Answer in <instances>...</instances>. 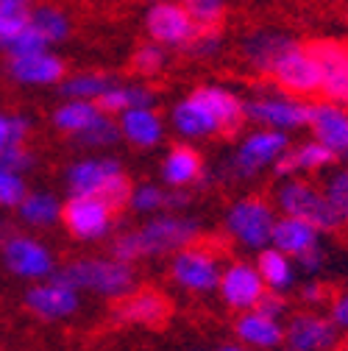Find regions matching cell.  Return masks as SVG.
<instances>
[{
	"mask_svg": "<svg viewBox=\"0 0 348 351\" xmlns=\"http://www.w3.org/2000/svg\"><path fill=\"white\" fill-rule=\"evenodd\" d=\"M25 193H28V184L23 179V173L0 165V209H17Z\"/></svg>",
	"mask_w": 348,
	"mask_h": 351,
	"instance_id": "39",
	"label": "cell"
},
{
	"mask_svg": "<svg viewBox=\"0 0 348 351\" xmlns=\"http://www.w3.org/2000/svg\"><path fill=\"white\" fill-rule=\"evenodd\" d=\"M334 162H340L326 145H321L318 140H307L301 145H290L276 162H273V176L276 179H295L298 173H318L332 167Z\"/></svg>",
	"mask_w": 348,
	"mask_h": 351,
	"instance_id": "23",
	"label": "cell"
},
{
	"mask_svg": "<svg viewBox=\"0 0 348 351\" xmlns=\"http://www.w3.org/2000/svg\"><path fill=\"white\" fill-rule=\"evenodd\" d=\"M28 14H31V9H17V6L0 3V42L17 34L28 23Z\"/></svg>",
	"mask_w": 348,
	"mask_h": 351,
	"instance_id": "44",
	"label": "cell"
},
{
	"mask_svg": "<svg viewBox=\"0 0 348 351\" xmlns=\"http://www.w3.org/2000/svg\"><path fill=\"white\" fill-rule=\"evenodd\" d=\"M223 48V34H221V25H198L195 36L182 48L187 56L192 59H212L217 56Z\"/></svg>",
	"mask_w": 348,
	"mask_h": 351,
	"instance_id": "37",
	"label": "cell"
},
{
	"mask_svg": "<svg viewBox=\"0 0 348 351\" xmlns=\"http://www.w3.org/2000/svg\"><path fill=\"white\" fill-rule=\"evenodd\" d=\"M23 304L34 318L45 321V324H59V321L73 318L81 310V293L53 274L51 279L34 282L25 290Z\"/></svg>",
	"mask_w": 348,
	"mask_h": 351,
	"instance_id": "11",
	"label": "cell"
},
{
	"mask_svg": "<svg viewBox=\"0 0 348 351\" xmlns=\"http://www.w3.org/2000/svg\"><path fill=\"white\" fill-rule=\"evenodd\" d=\"M276 131H298L310 123V101H301L284 93H268L253 101H245V123Z\"/></svg>",
	"mask_w": 348,
	"mask_h": 351,
	"instance_id": "12",
	"label": "cell"
},
{
	"mask_svg": "<svg viewBox=\"0 0 348 351\" xmlns=\"http://www.w3.org/2000/svg\"><path fill=\"white\" fill-rule=\"evenodd\" d=\"M323 265H326V251L321 245H315L310 251H303L301 256H295V268L303 271V274H318V271H323Z\"/></svg>",
	"mask_w": 348,
	"mask_h": 351,
	"instance_id": "48",
	"label": "cell"
},
{
	"mask_svg": "<svg viewBox=\"0 0 348 351\" xmlns=\"http://www.w3.org/2000/svg\"><path fill=\"white\" fill-rule=\"evenodd\" d=\"M0 165H6V167H12V170L25 176L36 165V159L25 145H12V148H6L3 154H0Z\"/></svg>",
	"mask_w": 348,
	"mask_h": 351,
	"instance_id": "45",
	"label": "cell"
},
{
	"mask_svg": "<svg viewBox=\"0 0 348 351\" xmlns=\"http://www.w3.org/2000/svg\"><path fill=\"white\" fill-rule=\"evenodd\" d=\"M137 237H140L145 259L173 256L176 251L201 240V223L195 217H187L179 212H164V215L159 212V215H151L137 229Z\"/></svg>",
	"mask_w": 348,
	"mask_h": 351,
	"instance_id": "5",
	"label": "cell"
},
{
	"mask_svg": "<svg viewBox=\"0 0 348 351\" xmlns=\"http://www.w3.org/2000/svg\"><path fill=\"white\" fill-rule=\"evenodd\" d=\"M0 259H3V268L25 282H42V279H51L59 265H56V256L53 251L23 232H9V234H0Z\"/></svg>",
	"mask_w": 348,
	"mask_h": 351,
	"instance_id": "6",
	"label": "cell"
},
{
	"mask_svg": "<svg viewBox=\"0 0 348 351\" xmlns=\"http://www.w3.org/2000/svg\"><path fill=\"white\" fill-rule=\"evenodd\" d=\"M128 209H134L137 215H159L167 212V187L159 184H137L132 190V198H128Z\"/></svg>",
	"mask_w": 348,
	"mask_h": 351,
	"instance_id": "35",
	"label": "cell"
},
{
	"mask_svg": "<svg viewBox=\"0 0 348 351\" xmlns=\"http://www.w3.org/2000/svg\"><path fill=\"white\" fill-rule=\"evenodd\" d=\"M64 184L70 195L101 198L114 212H123L128 206V198H132L134 190L123 165L112 156H90L73 162L64 173Z\"/></svg>",
	"mask_w": 348,
	"mask_h": 351,
	"instance_id": "1",
	"label": "cell"
},
{
	"mask_svg": "<svg viewBox=\"0 0 348 351\" xmlns=\"http://www.w3.org/2000/svg\"><path fill=\"white\" fill-rule=\"evenodd\" d=\"M170 313H173L170 298L156 287H134L128 295L114 301V310H112L117 324L145 326V329L164 326L170 321Z\"/></svg>",
	"mask_w": 348,
	"mask_h": 351,
	"instance_id": "15",
	"label": "cell"
},
{
	"mask_svg": "<svg viewBox=\"0 0 348 351\" xmlns=\"http://www.w3.org/2000/svg\"><path fill=\"white\" fill-rule=\"evenodd\" d=\"M271 81L279 93L307 101L312 95H321V67L310 51V45H293L273 67Z\"/></svg>",
	"mask_w": 348,
	"mask_h": 351,
	"instance_id": "9",
	"label": "cell"
},
{
	"mask_svg": "<svg viewBox=\"0 0 348 351\" xmlns=\"http://www.w3.org/2000/svg\"><path fill=\"white\" fill-rule=\"evenodd\" d=\"M164 67H167V48L156 45V42H151V39L142 42V45L134 51V56H132V70L137 75H142V78H153Z\"/></svg>",
	"mask_w": 348,
	"mask_h": 351,
	"instance_id": "36",
	"label": "cell"
},
{
	"mask_svg": "<svg viewBox=\"0 0 348 351\" xmlns=\"http://www.w3.org/2000/svg\"><path fill=\"white\" fill-rule=\"evenodd\" d=\"M298 45V39L284 34V31H253L240 42V56L245 62V67L262 78H271L276 62L293 48Z\"/></svg>",
	"mask_w": 348,
	"mask_h": 351,
	"instance_id": "18",
	"label": "cell"
},
{
	"mask_svg": "<svg viewBox=\"0 0 348 351\" xmlns=\"http://www.w3.org/2000/svg\"><path fill=\"white\" fill-rule=\"evenodd\" d=\"M271 245L284 251L287 256H301L303 251H310L315 245H321V232L312 223H303L298 217H287L279 215L273 223V234H271Z\"/></svg>",
	"mask_w": 348,
	"mask_h": 351,
	"instance_id": "27",
	"label": "cell"
},
{
	"mask_svg": "<svg viewBox=\"0 0 348 351\" xmlns=\"http://www.w3.org/2000/svg\"><path fill=\"white\" fill-rule=\"evenodd\" d=\"M323 193H326L332 209L343 217V223H348V167L334 170V173L329 176V182H326Z\"/></svg>",
	"mask_w": 348,
	"mask_h": 351,
	"instance_id": "43",
	"label": "cell"
},
{
	"mask_svg": "<svg viewBox=\"0 0 348 351\" xmlns=\"http://www.w3.org/2000/svg\"><path fill=\"white\" fill-rule=\"evenodd\" d=\"M117 117H120L117 120L120 137L125 143H132L134 148H153L164 137V123H162V117H159V112L153 106L128 109V112H123Z\"/></svg>",
	"mask_w": 348,
	"mask_h": 351,
	"instance_id": "25",
	"label": "cell"
},
{
	"mask_svg": "<svg viewBox=\"0 0 348 351\" xmlns=\"http://www.w3.org/2000/svg\"><path fill=\"white\" fill-rule=\"evenodd\" d=\"M114 75L106 73H75V75H64V81L59 84V93L73 101H98L109 86L114 84Z\"/></svg>",
	"mask_w": 348,
	"mask_h": 351,
	"instance_id": "32",
	"label": "cell"
},
{
	"mask_svg": "<svg viewBox=\"0 0 348 351\" xmlns=\"http://www.w3.org/2000/svg\"><path fill=\"white\" fill-rule=\"evenodd\" d=\"M162 179H164V187H173V190L203 184L206 173H203V156L198 154V148H192L190 143L173 145L162 162Z\"/></svg>",
	"mask_w": 348,
	"mask_h": 351,
	"instance_id": "24",
	"label": "cell"
},
{
	"mask_svg": "<svg viewBox=\"0 0 348 351\" xmlns=\"http://www.w3.org/2000/svg\"><path fill=\"white\" fill-rule=\"evenodd\" d=\"M51 45L45 39H42L28 23L17 31V34H12L9 39H3L0 42V51H6L9 53V59L12 56H25V53H36V51H48Z\"/></svg>",
	"mask_w": 348,
	"mask_h": 351,
	"instance_id": "38",
	"label": "cell"
},
{
	"mask_svg": "<svg viewBox=\"0 0 348 351\" xmlns=\"http://www.w3.org/2000/svg\"><path fill=\"white\" fill-rule=\"evenodd\" d=\"M98 109L103 114H123L128 109H142V106H153L156 104V93L151 90L148 84H123V81H114L109 90L95 101Z\"/></svg>",
	"mask_w": 348,
	"mask_h": 351,
	"instance_id": "29",
	"label": "cell"
},
{
	"mask_svg": "<svg viewBox=\"0 0 348 351\" xmlns=\"http://www.w3.org/2000/svg\"><path fill=\"white\" fill-rule=\"evenodd\" d=\"M253 310H259V313H265V315L282 321V315L287 313V293H276V290H268V287H265V293L259 295V301H256Z\"/></svg>",
	"mask_w": 348,
	"mask_h": 351,
	"instance_id": "46",
	"label": "cell"
},
{
	"mask_svg": "<svg viewBox=\"0 0 348 351\" xmlns=\"http://www.w3.org/2000/svg\"><path fill=\"white\" fill-rule=\"evenodd\" d=\"M273 223H276L273 204L259 198V195H248V198L234 201L223 217L226 234L248 251H262L271 245Z\"/></svg>",
	"mask_w": 348,
	"mask_h": 351,
	"instance_id": "4",
	"label": "cell"
},
{
	"mask_svg": "<svg viewBox=\"0 0 348 351\" xmlns=\"http://www.w3.org/2000/svg\"><path fill=\"white\" fill-rule=\"evenodd\" d=\"M198 23L179 0H153L145 12V34L162 48H184L195 36Z\"/></svg>",
	"mask_w": 348,
	"mask_h": 351,
	"instance_id": "13",
	"label": "cell"
},
{
	"mask_svg": "<svg viewBox=\"0 0 348 351\" xmlns=\"http://www.w3.org/2000/svg\"><path fill=\"white\" fill-rule=\"evenodd\" d=\"M192 95L209 109L217 128H221V134L232 137L245 125V101L240 95H234L232 90H223V86H214V84H203V86H195Z\"/></svg>",
	"mask_w": 348,
	"mask_h": 351,
	"instance_id": "22",
	"label": "cell"
},
{
	"mask_svg": "<svg viewBox=\"0 0 348 351\" xmlns=\"http://www.w3.org/2000/svg\"><path fill=\"white\" fill-rule=\"evenodd\" d=\"M329 318L340 332H348V290H340L329 301Z\"/></svg>",
	"mask_w": 348,
	"mask_h": 351,
	"instance_id": "47",
	"label": "cell"
},
{
	"mask_svg": "<svg viewBox=\"0 0 348 351\" xmlns=\"http://www.w3.org/2000/svg\"><path fill=\"white\" fill-rule=\"evenodd\" d=\"M101 114H103V112L98 109L95 101H73V98H67V101L53 112V125H56L59 131H64V134L75 137V134H81L84 128H90Z\"/></svg>",
	"mask_w": 348,
	"mask_h": 351,
	"instance_id": "31",
	"label": "cell"
},
{
	"mask_svg": "<svg viewBox=\"0 0 348 351\" xmlns=\"http://www.w3.org/2000/svg\"><path fill=\"white\" fill-rule=\"evenodd\" d=\"M198 25H221L226 17V0H179Z\"/></svg>",
	"mask_w": 348,
	"mask_h": 351,
	"instance_id": "42",
	"label": "cell"
},
{
	"mask_svg": "<svg viewBox=\"0 0 348 351\" xmlns=\"http://www.w3.org/2000/svg\"><path fill=\"white\" fill-rule=\"evenodd\" d=\"M6 6H17V9H34V0H0Z\"/></svg>",
	"mask_w": 348,
	"mask_h": 351,
	"instance_id": "50",
	"label": "cell"
},
{
	"mask_svg": "<svg viewBox=\"0 0 348 351\" xmlns=\"http://www.w3.org/2000/svg\"><path fill=\"white\" fill-rule=\"evenodd\" d=\"M276 351H295V348H290V346H282V348H276Z\"/></svg>",
	"mask_w": 348,
	"mask_h": 351,
	"instance_id": "52",
	"label": "cell"
},
{
	"mask_svg": "<svg viewBox=\"0 0 348 351\" xmlns=\"http://www.w3.org/2000/svg\"><path fill=\"white\" fill-rule=\"evenodd\" d=\"M307 45L321 67V101L348 109V42L315 39Z\"/></svg>",
	"mask_w": 348,
	"mask_h": 351,
	"instance_id": "14",
	"label": "cell"
},
{
	"mask_svg": "<svg viewBox=\"0 0 348 351\" xmlns=\"http://www.w3.org/2000/svg\"><path fill=\"white\" fill-rule=\"evenodd\" d=\"M298 298L310 306V310H318V306L326 301V287L321 282H307L298 290Z\"/></svg>",
	"mask_w": 348,
	"mask_h": 351,
	"instance_id": "49",
	"label": "cell"
},
{
	"mask_svg": "<svg viewBox=\"0 0 348 351\" xmlns=\"http://www.w3.org/2000/svg\"><path fill=\"white\" fill-rule=\"evenodd\" d=\"M28 25L48 42V45H59L70 36V17L56 9V6H34L28 14Z\"/></svg>",
	"mask_w": 348,
	"mask_h": 351,
	"instance_id": "33",
	"label": "cell"
},
{
	"mask_svg": "<svg viewBox=\"0 0 348 351\" xmlns=\"http://www.w3.org/2000/svg\"><path fill=\"white\" fill-rule=\"evenodd\" d=\"M276 212L287 215V217H298L303 223H312L321 234L323 232H340L345 223L343 217L332 209L326 193L310 182L301 179H284L276 187Z\"/></svg>",
	"mask_w": 348,
	"mask_h": 351,
	"instance_id": "3",
	"label": "cell"
},
{
	"mask_svg": "<svg viewBox=\"0 0 348 351\" xmlns=\"http://www.w3.org/2000/svg\"><path fill=\"white\" fill-rule=\"evenodd\" d=\"M109 256L125 262V265H137L142 256V245H140V237H137V229H123L112 237L109 243Z\"/></svg>",
	"mask_w": 348,
	"mask_h": 351,
	"instance_id": "41",
	"label": "cell"
},
{
	"mask_svg": "<svg viewBox=\"0 0 348 351\" xmlns=\"http://www.w3.org/2000/svg\"><path fill=\"white\" fill-rule=\"evenodd\" d=\"M234 337L251 351H276L284 346V324L259 310L240 313L234 321Z\"/></svg>",
	"mask_w": 348,
	"mask_h": 351,
	"instance_id": "20",
	"label": "cell"
},
{
	"mask_svg": "<svg viewBox=\"0 0 348 351\" xmlns=\"http://www.w3.org/2000/svg\"><path fill=\"white\" fill-rule=\"evenodd\" d=\"M117 212L106 206L101 198H84V195H70L62 204V226L67 229L70 237L81 243H95L106 240L114 229Z\"/></svg>",
	"mask_w": 348,
	"mask_h": 351,
	"instance_id": "10",
	"label": "cell"
},
{
	"mask_svg": "<svg viewBox=\"0 0 348 351\" xmlns=\"http://www.w3.org/2000/svg\"><path fill=\"white\" fill-rule=\"evenodd\" d=\"M214 293L221 295V301L229 306L232 313H248L256 306L259 295L265 293V285H262V279H259L253 262L234 259V262H226L223 265Z\"/></svg>",
	"mask_w": 348,
	"mask_h": 351,
	"instance_id": "16",
	"label": "cell"
},
{
	"mask_svg": "<svg viewBox=\"0 0 348 351\" xmlns=\"http://www.w3.org/2000/svg\"><path fill=\"white\" fill-rule=\"evenodd\" d=\"M253 268H256L259 279H262V285H265L268 290L287 293V290H293V285H295V259L287 256L284 251L273 248V245L256 251Z\"/></svg>",
	"mask_w": 348,
	"mask_h": 351,
	"instance_id": "28",
	"label": "cell"
},
{
	"mask_svg": "<svg viewBox=\"0 0 348 351\" xmlns=\"http://www.w3.org/2000/svg\"><path fill=\"white\" fill-rule=\"evenodd\" d=\"M290 148V134L276 128H256L240 143L234 156L226 165L229 179H253L265 167H273V162Z\"/></svg>",
	"mask_w": 348,
	"mask_h": 351,
	"instance_id": "8",
	"label": "cell"
},
{
	"mask_svg": "<svg viewBox=\"0 0 348 351\" xmlns=\"http://www.w3.org/2000/svg\"><path fill=\"white\" fill-rule=\"evenodd\" d=\"M9 75L28 86H59L64 81V62L51 51H36L25 56H12L6 64Z\"/></svg>",
	"mask_w": 348,
	"mask_h": 351,
	"instance_id": "21",
	"label": "cell"
},
{
	"mask_svg": "<svg viewBox=\"0 0 348 351\" xmlns=\"http://www.w3.org/2000/svg\"><path fill=\"white\" fill-rule=\"evenodd\" d=\"M28 134H31V120L25 114L0 112V154L12 145H25Z\"/></svg>",
	"mask_w": 348,
	"mask_h": 351,
	"instance_id": "40",
	"label": "cell"
},
{
	"mask_svg": "<svg viewBox=\"0 0 348 351\" xmlns=\"http://www.w3.org/2000/svg\"><path fill=\"white\" fill-rule=\"evenodd\" d=\"M56 276L64 279L78 293H92V295H101L109 301H120L123 295H128L137 287L134 265H125V262H120L114 256L73 259L64 268L56 271Z\"/></svg>",
	"mask_w": 348,
	"mask_h": 351,
	"instance_id": "2",
	"label": "cell"
},
{
	"mask_svg": "<svg viewBox=\"0 0 348 351\" xmlns=\"http://www.w3.org/2000/svg\"><path fill=\"white\" fill-rule=\"evenodd\" d=\"M334 351H348V348H334Z\"/></svg>",
	"mask_w": 348,
	"mask_h": 351,
	"instance_id": "53",
	"label": "cell"
},
{
	"mask_svg": "<svg viewBox=\"0 0 348 351\" xmlns=\"http://www.w3.org/2000/svg\"><path fill=\"white\" fill-rule=\"evenodd\" d=\"M307 128L312 131V140L326 145L337 159L348 162V109L318 101L310 104V123Z\"/></svg>",
	"mask_w": 348,
	"mask_h": 351,
	"instance_id": "19",
	"label": "cell"
},
{
	"mask_svg": "<svg viewBox=\"0 0 348 351\" xmlns=\"http://www.w3.org/2000/svg\"><path fill=\"white\" fill-rule=\"evenodd\" d=\"M221 271H223V262L217 256V251L209 245H201V243H192L170 256L173 285L187 293H195V295L214 293Z\"/></svg>",
	"mask_w": 348,
	"mask_h": 351,
	"instance_id": "7",
	"label": "cell"
},
{
	"mask_svg": "<svg viewBox=\"0 0 348 351\" xmlns=\"http://www.w3.org/2000/svg\"><path fill=\"white\" fill-rule=\"evenodd\" d=\"M212 351H251V348H245V346H240V343H229V346H217V348H212Z\"/></svg>",
	"mask_w": 348,
	"mask_h": 351,
	"instance_id": "51",
	"label": "cell"
},
{
	"mask_svg": "<svg viewBox=\"0 0 348 351\" xmlns=\"http://www.w3.org/2000/svg\"><path fill=\"white\" fill-rule=\"evenodd\" d=\"M340 337L343 332L332 324V318L315 310L293 315L284 326V346L295 351H334L340 346Z\"/></svg>",
	"mask_w": 348,
	"mask_h": 351,
	"instance_id": "17",
	"label": "cell"
},
{
	"mask_svg": "<svg viewBox=\"0 0 348 351\" xmlns=\"http://www.w3.org/2000/svg\"><path fill=\"white\" fill-rule=\"evenodd\" d=\"M73 140H75L78 145H84V148H109V145L120 143L123 137H120L117 120H114L112 114H101L90 128H84L81 134H75Z\"/></svg>",
	"mask_w": 348,
	"mask_h": 351,
	"instance_id": "34",
	"label": "cell"
},
{
	"mask_svg": "<svg viewBox=\"0 0 348 351\" xmlns=\"http://www.w3.org/2000/svg\"><path fill=\"white\" fill-rule=\"evenodd\" d=\"M17 215L31 229H51L62 221V201L48 190H31L20 201Z\"/></svg>",
	"mask_w": 348,
	"mask_h": 351,
	"instance_id": "30",
	"label": "cell"
},
{
	"mask_svg": "<svg viewBox=\"0 0 348 351\" xmlns=\"http://www.w3.org/2000/svg\"><path fill=\"white\" fill-rule=\"evenodd\" d=\"M170 123H173V128H176L184 140H206V137L221 134V128H217V123L209 114V109L192 93L173 106Z\"/></svg>",
	"mask_w": 348,
	"mask_h": 351,
	"instance_id": "26",
	"label": "cell"
}]
</instances>
